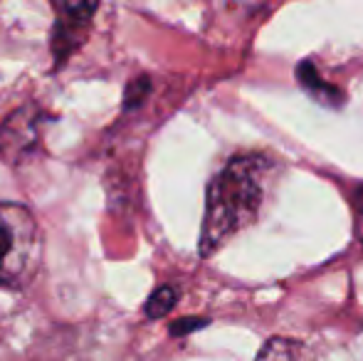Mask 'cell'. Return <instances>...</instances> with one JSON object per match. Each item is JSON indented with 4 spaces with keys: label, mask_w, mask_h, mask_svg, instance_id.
I'll use <instances>...</instances> for the list:
<instances>
[{
    "label": "cell",
    "mask_w": 363,
    "mask_h": 361,
    "mask_svg": "<svg viewBox=\"0 0 363 361\" xmlns=\"http://www.w3.org/2000/svg\"><path fill=\"white\" fill-rule=\"evenodd\" d=\"M148 89H151V82H148L146 77L134 79V82H131L129 87H126L124 106H139L141 101H144V96L148 94Z\"/></svg>",
    "instance_id": "6"
},
{
    "label": "cell",
    "mask_w": 363,
    "mask_h": 361,
    "mask_svg": "<svg viewBox=\"0 0 363 361\" xmlns=\"http://www.w3.org/2000/svg\"><path fill=\"white\" fill-rule=\"evenodd\" d=\"M40 231L25 206L0 203V284H15L35 270Z\"/></svg>",
    "instance_id": "2"
},
{
    "label": "cell",
    "mask_w": 363,
    "mask_h": 361,
    "mask_svg": "<svg viewBox=\"0 0 363 361\" xmlns=\"http://www.w3.org/2000/svg\"><path fill=\"white\" fill-rule=\"evenodd\" d=\"M176 302H178L176 289L168 287V284H163V287L153 289V294L146 299L144 312H146L148 319H161V317H166L173 307H176Z\"/></svg>",
    "instance_id": "5"
},
{
    "label": "cell",
    "mask_w": 363,
    "mask_h": 361,
    "mask_svg": "<svg viewBox=\"0 0 363 361\" xmlns=\"http://www.w3.org/2000/svg\"><path fill=\"white\" fill-rule=\"evenodd\" d=\"M359 240L363 243V201H361V211H359Z\"/></svg>",
    "instance_id": "8"
},
{
    "label": "cell",
    "mask_w": 363,
    "mask_h": 361,
    "mask_svg": "<svg viewBox=\"0 0 363 361\" xmlns=\"http://www.w3.org/2000/svg\"><path fill=\"white\" fill-rule=\"evenodd\" d=\"M45 111L38 104H25L8 116L0 126V156L8 164H23L35 154L40 144V126L45 124Z\"/></svg>",
    "instance_id": "3"
},
{
    "label": "cell",
    "mask_w": 363,
    "mask_h": 361,
    "mask_svg": "<svg viewBox=\"0 0 363 361\" xmlns=\"http://www.w3.org/2000/svg\"><path fill=\"white\" fill-rule=\"evenodd\" d=\"M206 319H178V322H173L171 324V334L173 337H186L188 332H193V329H201V327H206Z\"/></svg>",
    "instance_id": "7"
},
{
    "label": "cell",
    "mask_w": 363,
    "mask_h": 361,
    "mask_svg": "<svg viewBox=\"0 0 363 361\" xmlns=\"http://www.w3.org/2000/svg\"><path fill=\"white\" fill-rule=\"evenodd\" d=\"M272 174V161L262 156H238L213 179L201 231L203 257H211L235 233L257 221Z\"/></svg>",
    "instance_id": "1"
},
{
    "label": "cell",
    "mask_w": 363,
    "mask_h": 361,
    "mask_svg": "<svg viewBox=\"0 0 363 361\" xmlns=\"http://www.w3.org/2000/svg\"><path fill=\"white\" fill-rule=\"evenodd\" d=\"M57 13L52 28V57L55 65L62 67L84 43L86 30L96 13V3H57Z\"/></svg>",
    "instance_id": "4"
}]
</instances>
